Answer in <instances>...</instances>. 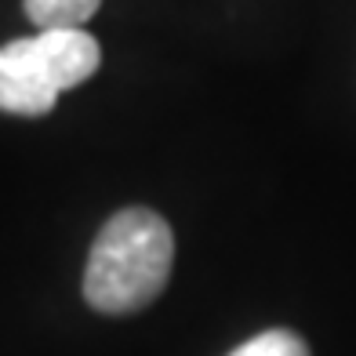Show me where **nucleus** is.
Segmentation results:
<instances>
[{"label": "nucleus", "mask_w": 356, "mask_h": 356, "mask_svg": "<svg viewBox=\"0 0 356 356\" xmlns=\"http://www.w3.org/2000/svg\"><path fill=\"white\" fill-rule=\"evenodd\" d=\"M171 262V225L145 207H127L113 215L95 240L84 273V298L99 313H135L164 291Z\"/></svg>", "instance_id": "f257e3e1"}, {"label": "nucleus", "mask_w": 356, "mask_h": 356, "mask_svg": "<svg viewBox=\"0 0 356 356\" xmlns=\"http://www.w3.org/2000/svg\"><path fill=\"white\" fill-rule=\"evenodd\" d=\"M102 51L88 29H40L0 47V109L19 117L51 113L58 95L99 70Z\"/></svg>", "instance_id": "f03ea898"}, {"label": "nucleus", "mask_w": 356, "mask_h": 356, "mask_svg": "<svg viewBox=\"0 0 356 356\" xmlns=\"http://www.w3.org/2000/svg\"><path fill=\"white\" fill-rule=\"evenodd\" d=\"M37 29H84L102 0H22Z\"/></svg>", "instance_id": "7ed1b4c3"}, {"label": "nucleus", "mask_w": 356, "mask_h": 356, "mask_svg": "<svg viewBox=\"0 0 356 356\" xmlns=\"http://www.w3.org/2000/svg\"><path fill=\"white\" fill-rule=\"evenodd\" d=\"M229 356H309V349L291 331H266V334H254L240 349H233Z\"/></svg>", "instance_id": "20e7f679"}]
</instances>
